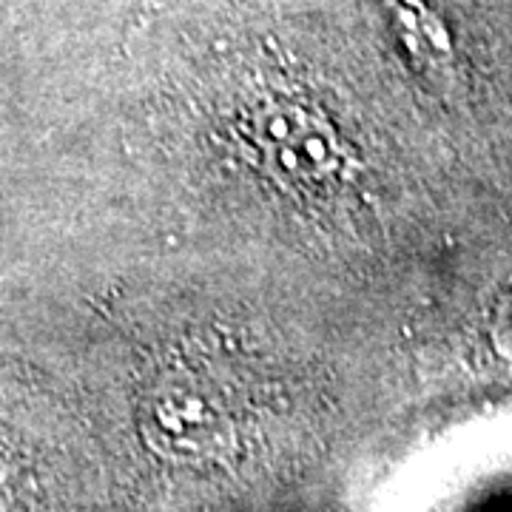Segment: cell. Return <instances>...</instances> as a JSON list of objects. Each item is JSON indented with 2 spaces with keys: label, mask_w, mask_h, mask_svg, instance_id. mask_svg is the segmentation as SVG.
<instances>
[{
  "label": "cell",
  "mask_w": 512,
  "mask_h": 512,
  "mask_svg": "<svg viewBox=\"0 0 512 512\" xmlns=\"http://www.w3.org/2000/svg\"><path fill=\"white\" fill-rule=\"evenodd\" d=\"M256 131L262 146L274 154L288 174L325 177L336 168V140L328 128L319 126L302 109L268 106L256 117Z\"/></svg>",
  "instance_id": "cell-2"
},
{
  "label": "cell",
  "mask_w": 512,
  "mask_h": 512,
  "mask_svg": "<svg viewBox=\"0 0 512 512\" xmlns=\"http://www.w3.org/2000/svg\"><path fill=\"white\" fill-rule=\"evenodd\" d=\"M143 436L154 453L185 464L220 461L237 447L225 404L194 373H168L148 393Z\"/></svg>",
  "instance_id": "cell-1"
},
{
  "label": "cell",
  "mask_w": 512,
  "mask_h": 512,
  "mask_svg": "<svg viewBox=\"0 0 512 512\" xmlns=\"http://www.w3.org/2000/svg\"><path fill=\"white\" fill-rule=\"evenodd\" d=\"M490 339H493V348L512 362V291L498 302L493 316V325H490Z\"/></svg>",
  "instance_id": "cell-3"
}]
</instances>
